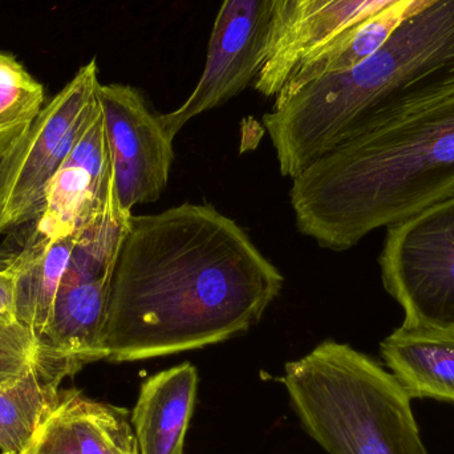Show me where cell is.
<instances>
[{
	"label": "cell",
	"mask_w": 454,
	"mask_h": 454,
	"mask_svg": "<svg viewBox=\"0 0 454 454\" xmlns=\"http://www.w3.org/2000/svg\"><path fill=\"white\" fill-rule=\"evenodd\" d=\"M283 282L245 230L210 205L132 215L112 275L106 360L156 359L242 335Z\"/></svg>",
	"instance_id": "1"
},
{
	"label": "cell",
	"mask_w": 454,
	"mask_h": 454,
	"mask_svg": "<svg viewBox=\"0 0 454 454\" xmlns=\"http://www.w3.org/2000/svg\"><path fill=\"white\" fill-rule=\"evenodd\" d=\"M454 192V96L354 136L293 178L299 231L344 251Z\"/></svg>",
	"instance_id": "2"
},
{
	"label": "cell",
	"mask_w": 454,
	"mask_h": 454,
	"mask_svg": "<svg viewBox=\"0 0 454 454\" xmlns=\"http://www.w3.org/2000/svg\"><path fill=\"white\" fill-rule=\"evenodd\" d=\"M454 96V0H426L348 71L275 98L263 124L294 178L344 141Z\"/></svg>",
	"instance_id": "3"
},
{
	"label": "cell",
	"mask_w": 454,
	"mask_h": 454,
	"mask_svg": "<svg viewBox=\"0 0 454 454\" xmlns=\"http://www.w3.org/2000/svg\"><path fill=\"white\" fill-rule=\"evenodd\" d=\"M282 381L301 426L328 454H431L407 389L348 344L323 341L287 363Z\"/></svg>",
	"instance_id": "4"
},
{
	"label": "cell",
	"mask_w": 454,
	"mask_h": 454,
	"mask_svg": "<svg viewBox=\"0 0 454 454\" xmlns=\"http://www.w3.org/2000/svg\"><path fill=\"white\" fill-rule=\"evenodd\" d=\"M96 59L80 67L0 159V234L36 223L53 176L100 104Z\"/></svg>",
	"instance_id": "5"
},
{
	"label": "cell",
	"mask_w": 454,
	"mask_h": 454,
	"mask_svg": "<svg viewBox=\"0 0 454 454\" xmlns=\"http://www.w3.org/2000/svg\"><path fill=\"white\" fill-rule=\"evenodd\" d=\"M380 267L404 322L454 327V192L388 227Z\"/></svg>",
	"instance_id": "6"
},
{
	"label": "cell",
	"mask_w": 454,
	"mask_h": 454,
	"mask_svg": "<svg viewBox=\"0 0 454 454\" xmlns=\"http://www.w3.org/2000/svg\"><path fill=\"white\" fill-rule=\"evenodd\" d=\"M120 247L121 239L106 230L74 235L52 312L36 338L37 354L64 360L77 371L106 360V317Z\"/></svg>",
	"instance_id": "7"
},
{
	"label": "cell",
	"mask_w": 454,
	"mask_h": 454,
	"mask_svg": "<svg viewBox=\"0 0 454 454\" xmlns=\"http://www.w3.org/2000/svg\"><path fill=\"white\" fill-rule=\"evenodd\" d=\"M271 26L272 0H223L199 84L180 108L160 114L169 137L175 140L193 117L223 106L254 84L266 61Z\"/></svg>",
	"instance_id": "8"
},
{
	"label": "cell",
	"mask_w": 454,
	"mask_h": 454,
	"mask_svg": "<svg viewBox=\"0 0 454 454\" xmlns=\"http://www.w3.org/2000/svg\"><path fill=\"white\" fill-rule=\"evenodd\" d=\"M120 207L157 201L175 161L173 138L137 88L101 84L98 90Z\"/></svg>",
	"instance_id": "9"
},
{
	"label": "cell",
	"mask_w": 454,
	"mask_h": 454,
	"mask_svg": "<svg viewBox=\"0 0 454 454\" xmlns=\"http://www.w3.org/2000/svg\"><path fill=\"white\" fill-rule=\"evenodd\" d=\"M400 0H272L266 61L254 88L275 98L296 69Z\"/></svg>",
	"instance_id": "10"
},
{
	"label": "cell",
	"mask_w": 454,
	"mask_h": 454,
	"mask_svg": "<svg viewBox=\"0 0 454 454\" xmlns=\"http://www.w3.org/2000/svg\"><path fill=\"white\" fill-rule=\"evenodd\" d=\"M117 205L120 207L111 152L98 104L84 132L53 176L44 212L35 223V230L55 239L71 237Z\"/></svg>",
	"instance_id": "11"
},
{
	"label": "cell",
	"mask_w": 454,
	"mask_h": 454,
	"mask_svg": "<svg viewBox=\"0 0 454 454\" xmlns=\"http://www.w3.org/2000/svg\"><path fill=\"white\" fill-rule=\"evenodd\" d=\"M21 454L140 453L127 410L69 388Z\"/></svg>",
	"instance_id": "12"
},
{
	"label": "cell",
	"mask_w": 454,
	"mask_h": 454,
	"mask_svg": "<svg viewBox=\"0 0 454 454\" xmlns=\"http://www.w3.org/2000/svg\"><path fill=\"white\" fill-rule=\"evenodd\" d=\"M199 372L192 363L161 371L144 381L130 415L140 454H184L196 407Z\"/></svg>",
	"instance_id": "13"
},
{
	"label": "cell",
	"mask_w": 454,
	"mask_h": 454,
	"mask_svg": "<svg viewBox=\"0 0 454 454\" xmlns=\"http://www.w3.org/2000/svg\"><path fill=\"white\" fill-rule=\"evenodd\" d=\"M380 352L412 399L454 403V327L404 322L384 339Z\"/></svg>",
	"instance_id": "14"
},
{
	"label": "cell",
	"mask_w": 454,
	"mask_h": 454,
	"mask_svg": "<svg viewBox=\"0 0 454 454\" xmlns=\"http://www.w3.org/2000/svg\"><path fill=\"white\" fill-rule=\"evenodd\" d=\"M79 372L64 360L37 354L34 367L0 386V454H21L61 396V384Z\"/></svg>",
	"instance_id": "15"
},
{
	"label": "cell",
	"mask_w": 454,
	"mask_h": 454,
	"mask_svg": "<svg viewBox=\"0 0 454 454\" xmlns=\"http://www.w3.org/2000/svg\"><path fill=\"white\" fill-rule=\"evenodd\" d=\"M74 243V235L55 239L34 229L23 250L10 259L15 277L16 320L29 328L35 338L50 319Z\"/></svg>",
	"instance_id": "16"
},
{
	"label": "cell",
	"mask_w": 454,
	"mask_h": 454,
	"mask_svg": "<svg viewBox=\"0 0 454 454\" xmlns=\"http://www.w3.org/2000/svg\"><path fill=\"white\" fill-rule=\"evenodd\" d=\"M426 0H400L357 26L343 42L304 61L277 96H285L317 77L348 71L378 52L400 24ZM275 96V98H277Z\"/></svg>",
	"instance_id": "17"
},
{
	"label": "cell",
	"mask_w": 454,
	"mask_h": 454,
	"mask_svg": "<svg viewBox=\"0 0 454 454\" xmlns=\"http://www.w3.org/2000/svg\"><path fill=\"white\" fill-rule=\"evenodd\" d=\"M45 106L44 85L8 51L0 50V159Z\"/></svg>",
	"instance_id": "18"
},
{
	"label": "cell",
	"mask_w": 454,
	"mask_h": 454,
	"mask_svg": "<svg viewBox=\"0 0 454 454\" xmlns=\"http://www.w3.org/2000/svg\"><path fill=\"white\" fill-rule=\"evenodd\" d=\"M36 359L34 333L21 323L0 317V386L28 372Z\"/></svg>",
	"instance_id": "19"
},
{
	"label": "cell",
	"mask_w": 454,
	"mask_h": 454,
	"mask_svg": "<svg viewBox=\"0 0 454 454\" xmlns=\"http://www.w3.org/2000/svg\"><path fill=\"white\" fill-rule=\"evenodd\" d=\"M0 317L8 322L16 320L15 309V277L10 267V261L0 267Z\"/></svg>",
	"instance_id": "20"
}]
</instances>
